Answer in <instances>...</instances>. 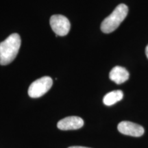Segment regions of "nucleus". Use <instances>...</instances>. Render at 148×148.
Segmentation results:
<instances>
[{
  "mask_svg": "<svg viewBox=\"0 0 148 148\" xmlns=\"http://www.w3.org/2000/svg\"><path fill=\"white\" fill-rule=\"evenodd\" d=\"M117 129L121 134L135 137H138L144 134V128L141 125L130 121L120 122L118 124Z\"/></svg>",
  "mask_w": 148,
  "mask_h": 148,
  "instance_id": "obj_5",
  "label": "nucleus"
},
{
  "mask_svg": "<svg viewBox=\"0 0 148 148\" xmlns=\"http://www.w3.org/2000/svg\"><path fill=\"white\" fill-rule=\"evenodd\" d=\"M50 26L56 36H64L69 32L71 24L67 18L60 14H55L51 16Z\"/></svg>",
  "mask_w": 148,
  "mask_h": 148,
  "instance_id": "obj_4",
  "label": "nucleus"
},
{
  "mask_svg": "<svg viewBox=\"0 0 148 148\" xmlns=\"http://www.w3.org/2000/svg\"><path fill=\"white\" fill-rule=\"evenodd\" d=\"M21 38L18 34H12L0 42V64L7 65L15 59L21 47Z\"/></svg>",
  "mask_w": 148,
  "mask_h": 148,
  "instance_id": "obj_1",
  "label": "nucleus"
},
{
  "mask_svg": "<svg viewBox=\"0 0 148 148\" xmlns=\"http://www.w3.org/2000/svg\"><path fill=\"white\" fill-rule=\"evenodd\" d=\"M123 93L121 90H113L104 96L103 99V102L106 106H112L118 101H121L123 99Z\"/></svg>",
  "mask_w": 148,
  "mask_h": 148,
  "instance_id": "obj_8",
  "label": "nucleus"
},
{
  "mask_svg": "<svg viewBox=\"0 0 148 148\" xmlns=\"http://www.w3.org/2000/svg\"><path fill=\"white\" fill-rule=\"evenodd\" d=\"M129 76V72L124 67L120 66H114L109 73L110 79L117 84H121L125 82L128 79Z\"/></svg>",
  "mask_w": 148,
  "mask_h": 148,
  "instance_id": "obj_7",
  "label": "nucleus"
},
{
  "mask_svg": "<svg viewBox=\"0 0 148 148\" xmlns=\"http://www.w3.org/2000/svg\"><path fill=\"white\" fill-rule=\"evenodd\" d=\"M84 125V121L79 116H71L61 119L57 123V127L61 130H72L81 128Z\"/></svg>",
  "mask_w": 148,
  "mask_h": 148,
  "instance_id": "obj_6",
  "label": "nucleus"
},
{
  "mask_svg": "<svg viewBox=\"0 0 148 148\" xmlns=\"http://www.w3.org/2000/svg\"><path fill=\"white\" fill-rule=\"evenodd\" d=\"M53 80L50 77L44 76L36 79L30 84L28 88V95L32 98H38L45 95L50 89Z\"/></svg>",
  "mask_w": 148,
  "mask_h": 148,
  "instance_id": "obj_3",
  "label": "nucleus"
},
{
  "mask_svg": "<svg viewBox=\"0 0 148 148\" xmlns=\"http://www.w3.org/2000/svg\"><path fill=\"white\" fill-rule=\"evenodd\" d=\"M68 148H90L86 147H82V146H72V147H69Z\"/></svg>",
  "mask_w": 148,
  "mask_h": 148,
  "instance_id": "obj_9",
  "label": "nucleus"
},
{
  "mask_svg": "<svg viewBox=\"0 0 148 148\" xmlns=\"http://www.w3.org/2000/svg\"><path fill=\"white\" fill-rule=\"evenodd\" d=\"M127 13L128 7L124 3L118 5L113 12L102 21L101 24V30L106 34L114 32L125 19Z\"/></svg>",
  "mask_w": 148,
  "mask_h": 148,
  "instance_id": "obj_2",
  "label": "nucleus"
},
{
  "mask_svg": "<svg viewBox=\"0 0 148 148\" xmlns=\"http://www.w3.org/2000/svg\"><path fill=\"white\" fill-rule=\"evenodd\" d=\"M145 54H146V56H147V58H148V45L145 48Z\"/></svg>",
  "mask_w": 148,
  "mask_h": 148,
  "instance_id": "obj_10",
  "label": "nucleus"
}]
</instances>
